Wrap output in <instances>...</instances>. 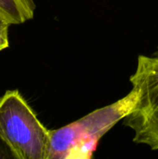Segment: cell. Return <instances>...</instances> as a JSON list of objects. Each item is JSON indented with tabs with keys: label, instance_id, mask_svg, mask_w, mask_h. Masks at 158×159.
<instances>
[{
	"label": "cell",
	"instance_id": "52a82bcc",
	"mask_svg": "<svg viewBox=\"0 0 158 159\" xmlns=\"http://www.w3.org/2000/svg\"><path fill=\"white\" fill-rule=\"evenodd\" d=\"M154 55H155V56H156V57H158V49L156 51V52H155V54H154Z\"/></svg>",
	"mask_w": 158,
	"mask_h": 159
},
{
	"label": "cell",
	"instance_id": "7a4b0ae2",
	"mask_svg": "<svg viewBox=\"0 0 158 159\" xmlns=\"http://www.w3.org/2000/svg\"><path fill=\"white\" fill-rule=\"evenodd\" d=\"M0 138L16 159H47L49 129L16 89L0 97Z\"/></svg>",
	"mask_w": 158,
	"mask_h": 159
},
{
	"label": "cell",
	"instance_id": "8992f818",
	"mask_svg": "<svg viewBox=\"0 0 158 159\" xmlns=\"http://www.w3.org/2000/svg\"><path fill=\"white\" fill-rule=\"evenodd\" d=\"M8 158H15V157L13 156L12 152L10 151V149L7 147V145L2 141V139L0 138V159H8Z\"/></svg>",
	"mask_w": 158,
	"mask_h": 159
},
{
	"label": "cell",
	"instance_id": "6da1fadb",
	"mask_svg": "<svg viewBox=\"0 0 158 159\" xmlns=\"http://www.w3.org/2000/svg\"><path fill=\"white\" fill-rule=\"evenodd\" d=\"M137 91L132 89L124 98L99 108L58 129H49L47 159H89L100 140L133 109Z\"/></svg>",
	"mask_w": 158,
	"mask_h": 159
},
{
	"label": "cell",
	"instance_id": "5b68a950",
	"mask_svg": "<svg viewBox=\"0 0 158 159\" xmlns=\"http://www.w3.org/2000/svg\"><path fill=\"white\" fill-rule=\"evenodd\" d=\"M10 24L7 22L0 16V51L8 48V26Z\"/></svg>",
	"mask_w": 158,
	"mask_h": 159
},
{
	"label": "cell",
	"instance_id": "3957f363",
	"mask_svg": "<svg viewBox=\"0 0 158 159\" xmlns=\"http://www.w3.org/2000/svg\"><path fill=\"white\" fill-rule=\"evenodd\" d=\"M129 81L137 101L124 125L133 130L134 143L158 150V57L140 55Z\"/></svg>",
	"mask_w": 158,
	"mask_h": 159
},
{
	"label": "cell",
	"instance_id": "277c9868",
	"mask_svg": "<svg viewBox=\"0 0 158 159\" xmlns=\"http://www.w3.org/2000/svg\"><path fill=\"white\" fill-rule=\"evenodd\" d=\"M34 9V0H0V16L10 25L33 19Z\"/></svg>",
	"mask_w": 158,
	"mask_h": 159
}]
</instances>
